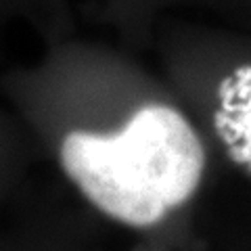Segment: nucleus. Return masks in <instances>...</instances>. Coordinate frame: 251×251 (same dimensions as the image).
Masks as SVG:
<instances>
[{
    "instance_id": "obj_1",
    "label": "nucleus",
    "mask_w": 251,
    "mask_h": 251,
    "mask_svg": "<svg viewBox=\"0 0 251 251\" xmlns=\"http://www.w3.org/2000/svg\"><path fill=\"white\" fill-rule=\"evenodd\" d=\"M61 163L100 211L128 226H153L201 182L205 151L172 107H143L120 132H69Z\"/></svg>"
},
{
    "instance_id": "obj_2",
    "label": "nucleus",
    "mask_w": 251,
    "mask_h": 251,
    "mask_svg": "<svg viewBox=\"0 0 251 251\" xmlns=\"http://www.w3.org/2000/svg\"><path fill=\"white\" fill-rule=\"evenodd\" d=\"M234 128L247 136V140H243V145H245L243 149L247 153V159H251V122H234Z\"/></svg>"
}]
</instances>
